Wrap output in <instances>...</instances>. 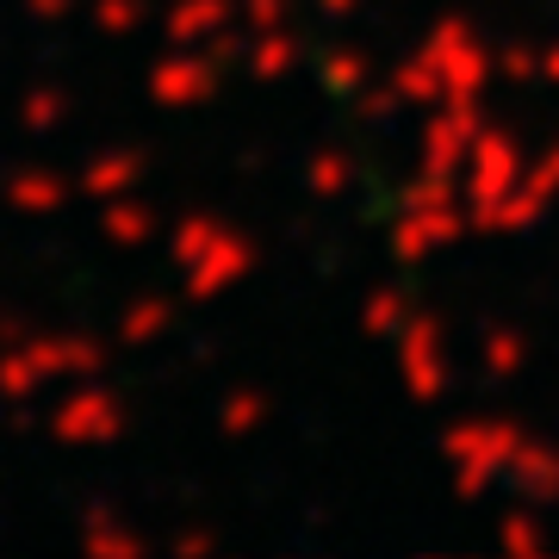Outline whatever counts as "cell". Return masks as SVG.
Returning a JSON list of instances; mask_svg holds the SVG:
<instances>
[]
</instances>
